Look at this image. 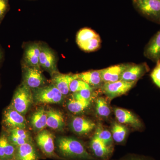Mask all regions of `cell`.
I'll return each mask as SVG.
<instances>
[{
	"instance_id": "obj_35",
	"label": "cell",
	"mask_w": 160,
	"mask_h": 160,
	"mask_svg": "<svg viewBox=\"0 0 160 160\" xmlns=\"http://www.w3.org/2000/svg\"><path fill=\"white\" fill-rule=\"evenodd\" d=\"M3 58H4V55H3L2 50L0 48V63L2 61Z\"/></svg>"
},
{
	"instance_id": "obj_15",
	"label": "cell",
	"mask_w": 160,
	"mask_h": 160,
	"mask_svg": "<svg viewBox=\"0 0 160 160\" xmlns=\"http://www.w3.org/2000/svg\"><path fill=\"white\" fill-rule=\"evenodd\" d=\"M40 50L41 45L39 43H31L26 46L23 56L25 66L40 68Z\"/></svg>"
},
{
	"instance_id": "obj_25",
	"label": "cell",
	"mask_w": 160,
	"mask_h": 160,
	"mask_svg": "<svg viewBox=\"0 0 160 160\" xmlns=\"http://www.w3.org/2000/svg\"><path fill=\"white\" fill-rule=\"evenodd\" d=\"M94 136L102 142L106 146L113 147L112 145V135L109 130L104 129L101 124H98Z\"/></svg>"
},
{
	"instance_id": "obj_10",
	"label": "cell",
	"mask_w": 160,
	"mask_h": 160,
	"mask_svg": "<svg viewBox=\"0 0 160 160\" xmlns=\"http://www.w3.org/2000/svg\"><path fill=\"white\" fill-rule=\"evenodd\" d=\"M149 70V67L146 63L132 64L123 72L120 80L127 82H137Z\"/></svg>"
},
{
	"instance_id": "obj_7",
	"label": "cell",
	"mask_w": 160,
	"mask_h": 160,
	"mask_svg": "<svg viewBox=\"0 0 160 160\" xmlns=\"http://www.w3.org/2000/svg\"><path fill=\"white\" fill-rule=\"evenodd\" d=\"M23 82L30 89L42 87L46 82L40 68L25 66L23 67Z\"/></svg>"
},
{
	"instance_id": "obj_6",
	"label": "cell",
	"mask_w": 160,
	"mask_h": 160,
	"mask_svg": "<svg viewBox=\"0 0 160 160\" xmlns=\"http://www.w3.org/2000/svg\"><path fill=\"white\" fill-rule=\"evenodd\" d=\"M136 82H127L119 80L113 82L104 83L102 86L103 92L109 99L126 94L135 85Z\"/></svg>"
},
{
	"instance_id": "obj_17",
	"label": "cell",
	"mask_w": 160,
	"mask_h": 160,
	"mask_svg": "<svg viewBox=\"0 0 160 160\" xmlns=\"http://www.w3.org/2000/svg\"><path fill=\"white\" fill-rule=\"evenodd\" d=\"M95 126V124L91 120L81 117H74L71 122L72 131L79 135L89 133L94 129Z\"/></svg>"
},
{
	"instance_id": "obj_21",
	"label": "cell",
	"mask_w": 160,
	"mask_h": 160,
	"mask_svg": "<svg viewBox=\"0 0 160 160\" xmlns=\"http://www.w3.org/2000/svg\"><path fill=\"white\" fill-rule=\"evenodd\" d=\"M47 111L43 107H41L32 114L30 123L34 130L41 131L47 126Z\"/></svg>"
},
{
	"instance_id": "obj_37",
	"label": "cell",
	"mask_w": 160,
	"mask_h": 160,
	"mask_svg": "<svg viewBox=\"0 0 160 160\" xmlns=\"http://www.w3.org/2000/svg\"><path fill=\"white\" fill-rule=\"evenodd\" d=\"M129 160V159H126V160Z\"/></svg>"
},
{
	"instance_id": "obj_9",
	"label": "cell",
	"mask_w": 160,
	"mask_h": 160,
	"mask_svg": "<svg viewBox=\"0 0 160 160\" xmlns=\"http://www.w3.org/2000/svg\"><path fill=\"white\" fill-rule=\"evenodd\" d=\"M39 64L40 67H42L52 75L58 72L55 55L52 49L46 45H41Z\"/></svg>"
},
{
	"instance_id": "obj_23",
	"label": "cell",
	"mask_w": 160,
	"mask_h": 160,
	"mask_svg": "<svg viewBox=\"0 0 160 160\" xmlns=\"http://www.w3.org/2000/svg\"><path fill=\"white\" fill-rule=\"evenodd\" d=\"M127 129L121 123L114 122L112 126V139L117 143H122L126 139Z\"/></svg>"
},
{
	"instance_id": "obj_32",
	"label": "cell",
	"mask_w": 160,
	"mask_h": 160,
	"mask_svg": "<svg viewBox=\"0 0 160 160\" xmlns=\"http://www.w3.org/2000/svg\"><path fill=\"white\" fill-rule=\"evenodd\" d=\"M5 131L10 132L19 137L26 140L28 142H31V137L28 133V132L26 131L25 129L15 128V129H9V130H5Z\"/></svg>"
},
{
	"instance_id": "obj_5",
	"label": "cell",
	"mask_w": 160,
	"mask_h": 160,
	"mask_svg": "<svg viewBox=\"0 0 160 160\" xmlns=\"http://www.w3.org/2000/svg\"><path fill=\"white\" fill-rule=\"evenodd\" d=\"M2 124L5 130L15 128L26 129L27 126V122L24 115L10 105L3 111Z\"/></svg>"
},
{
	"instance_id": "obj_8",
	"label": "cell",
	"mask_w": 160,
	"mask_h": 160,
	"mask_svg": "<svg viewBox=\"0 0 160 160\" xmlns=\"http://www.w3.org/2000/svg\"><path fill=\"white\" fill-rule=\"evenodd\" d=\"M37 144L44 154L49 157L58 158L55 152L53 135L46 129L40 131L36 137Z\"/></svg>"
},
{
	"instance_id": "obj_31",
	"label": "cell",
	"mask_w": 160,
	"mask_h": 160,
	"mask_svg": "<svg viewBox=\"0 0 160 160\" xmlns=\"http://www.w3.org/2000/svg\"><path fill=\"white\" fill-rule=\"evenodd\" d=\"M156 63V65L150 73V76L153 83L160 89V61Z\"/></svg>"
},
{
	"instance_id": "obj_14",
	"label": "cell",
	"mask_w": 160,
	"mask_h": 160,
	"mask_svg": "<svg viewBox=\"0 0 160 160\" xmlns=\"http://www.w3.org/2000/svg\"><path fill=\"white\" fill-rule=\"evenodd\" d=\"M77 79H78V74H62L58 72L52 75V84L64 96L69 93L70 83Z\"/></svg>"
},
{
	"instance_id": "obj_36",
	"label": "cell",
	"mask_w": 160,
	"mask_h": 160,
	"mask_svg": "<svg viewBox=\"0 0 160 160\" xmlns=\"http://www.w3.org/2000/svg\"><path fill=\"white\" fill-rule=\"evenodd\" d=\"M10 160H15V159L13 158V159H11Z\"/></svg>"
},
{
	"instance_id": "obj_18",
	"label": "cell",
	"mask_w": 160,
	"mask_h": 160,
	"mask_svg": "<svg viewBox=\"0 0 160 160\" xmlns=\"http://www.w3.org/2000/svg\"><path fill=\"white\" fill-rule=\"evenodd\" d=\"M16 147L12 144L4 130L0 135V160H10L14 158Z\"/></svg>"
},
{
	"instance_id": "obj_27",
	"label": "cell",
	"mask_w": 160,
	"mask_h": 160,
	"mask_svg": "<svg viewBox=\"0 0 160 160\" xmlns=\"http://www.w3.org/2000/svg\"><path fill=\"white\" fill-rule=\"evenodd\" d=\"M98 35L92 29L89 28H83L78 32L76 37V42L79 47L89 40Z\"/></svg>"
},
{
	"instance_id": "obj_16",
	"label": "cell",
	"mask_w": 160,
	"mask_h": 160,
	"mask_svg": "<svg viewBox=\"0 0 160 160\" xmlns=\"http://www.w3.org/2000/svg\"><path fill=\"white\" fill-rule=\"evenodd\" d=\"M144 54L146 58L155 62L160 61V29L146 45Z\"/></svg>"
},
{
	"instance_id": "obj_4",
	"label": "cell",
	"mask_w": 160,
	"mask_h": 160,
	"mask_svg": "<svg viewBox=\"0 0 160 160\" xmlns=\"http://www.w3.org/2000/svg\"><path fill=\"white\" fill-rule=\"evenodd\" d=\"M33 99L41 104H58L63 99L64 95L53 85L33 89Z\"/></svg>"
},
{
	"instance_id": "obj_24",
	"label": "cell",
	"mask_w": 160,
	"mask_h": 160,
	"mask_svg": "<svg viewBox=\"0 0 160 160\" xmlns=\"http://www.w3.org/2000/svg\"><path fill=\"white\" fill-rule=\"evenodd\" d=\"M90 103L91 100H80L72 98L67 104V108L72 113H80L87 109Z\"/></svg>"
},
{
	"instance_id": "obj_1",
	"label": "cell",
	"mask_w": 160,
	"mask_h": 160,
	"mask_svg": "<svg viewBox=\"0 0 160 160\" xmlns=\"http://www.w3.org/2000/svg\"><path fill=\"white\" fill-rule=\"evenodd\" d=\"M58 148L63 157L72 160H97L82 143L71 137L60 138L58 140Z\"/></svg>"
},
{
	"instance_id": "obj_29",
	"label": "cell",
	"mask_w": 160,
	"mask_h": 160,
	"mask_svg": "<svg viewBox=\"0 0 160 160\" xmlns=\"http://www.w3.org/2000/svg\"><path fill=\"white\" fill-rule=\"evenodd\" d=\"M85 89H92V88L89 84L80 79L73 80L69 86V91L73 93Z\"/></svg>"
},
{
	"instance_id": "obj_22",
	"label": "cell",
	"mask_w": 160,
	"mask_h": 160,
	"mask_svg": "<svg viewBox=\"0 0 160 160\" xmlns=\"http://www.w3.org/2000/svg\"><path fill=\"white\" fill-rule=\"evenodd\" d=\"M78 79L86 82L91 87L102 86L104 83L100 70L86 72L78 74Z\"/></svg>"
},
{
	"instance_id": "obj_11",
	"label": "cell",
	"mask_w": 160,
	"mask_h": 160,
	"mask_svg": "<svg viewBox=\"0 0 160 160\" xmlns=\"http://www.w3.org/2000/svg\"><path fill=\"white\" fill-rule=\"evenodd\" d=\"M90 148L97 160H109L113 151V147L106 146L95 136L90 142Z\"/></svg>"
},
{
	"instance_id": "obj_26",
	"label": "cell",
	"mask_w": 160,
	"mask_h": 160,
	"mask_svg": "<svg viewBox=\"0 0 160 160\" xmlns=\"http://www.w3.org/2000/svg\"><path fill=\"white\" fill-rule=\"evenodd\" d=\"M96 110L97 114L100 117L107 118L111 114V109L107 100L105 98L99 97L96 100Z\"/></svg>"
},
{
	"instance_id": "obj_34",
	"label": "cell",
	"mask_w": 160,
	"mask_h": 160,
	"mask_svg": "<svg viewBox=\"0 0 160 160\" xmlns=\"http://www.w3.org/2000/svg\"><path fill=\"white\" fill-rule=\"evenodd\" d=\"M129 160H152L150 159L144 157H132L129 159Z\"/></svg>"
},
{
	"instance_id": "obj_20",
	"label": "cell",
	"mask_w": 160,
	"mask_h": 160,
	"mask_svg": "<svg viewBox=\"0 0 160 160\" xmlns=\"http://www.w3.org/2000/svg\"><path fill=\"white\" fill-rule=\"evenodd\" d=\"M47 111V126L54 130L62 129L65 121L62 114L60 112L50 109Z\"/></svg>"
},
{
	"instance_id": "obj_12",
	"label": "cell",
	"mask_w": 160,
	"mask_h": 160,
	"mask_svg": "<svg viewBox=\"0 0 160 160\" xmlns=\"http://www.w3.org/2000/svg\"><path fill=\"white\" fill-rule=\"evenodd\" d=\"M114 114L119 123L127 124L136 129H142L143 124L141 120L129 110L122 108H115Z\"/></svg>"
},
{
	"instance_id": "obj_33",
	"label": "cell",
	"mask_w": 160,
	"mask_h": 160,
	"mask_svg": "<svg viewBox=\"0 0 160 160\" xmlns=\"http://www.w3.org/2000/svg\"><path fill=\"white\" fill-rule=\"evenodd\" d=\"M9 0H0V25L9 9Z\"/></svg>"
},
{
	"instance_id": "obj_13",
	"label": "cell",
	"mask_w": 160,
	"mask_h": 160,
	"mask_svg": "<svg viewBox=\"0 0 160 160\" xmlns=\"http://www.w3.org/2000/svg\"><path fill=\"white\" fill-rule=\"evenodd\" d=\"M132 64H122L101 69V75L104 83L113 82L119 81L124 71Z\"/></svg>"
},
{
	"instance_id": "obj_28",
	"label": "cell",
	"mask_w": 160,
	"mask_h": 160,
	"mask_svg": "<svg viewBox=\"0 0 160 160\" xmlns=\"http://www.w3.org/2000/svg\"><path fill=\"white\" fill-rule=\"evenodd\" d=\"M101 41L99 36H97L92 39L80 46L83 51L86 52H90L95 51L100 48Z\"/></svg>"
},
{
	"instance_id": "obj_30",
	"label": "cell",
	"mask_w": 160,
	"mask_h": 160,
	"mask_svg": "<svg viewBox=\"0 0 160 160\" xmlns=\"http://www.w3.org/2000/svg\"><path fill=\"white\" fill-rule=\"evenodd\" d=\"M92 89H85L73 92L72 98L80 100H91Z\"/></svg>"
},
{
	"instance_id": "obj_2",
	"label": "cell",
	"mask_w": 160,
	"mask_h": 160,
	"mask_svg": "<svg viewBox=\"0 0 160 160\" xmlns=\"http://www.w3.org/2000/svg\"><path fill=\"white\" fill-rule=\"evenodd\" d=\"M31 89L24 83L15 91L10 106L23 115H25L33 103Z\"/></svg>"
},
{
	"instance_id": "obj_19",
	"label": "cell",
	"mask_w": 160,
	"mask_h": 160,
	"mask_svg": "<svg viewBox=\"0 0 160 160\" xmlns=\"http://www.w3.org/2000/svg\"><path fill=\"white\" fill-rule=\"evenodd\" d=\"M38 156L34 146L27 142L16 147L14 159L16 160H38Z\"/></svg>"
},
{
	"instance_id": "obj_3",
	"label": "cell",
	"mask_w": 160,
	"mask_h": 160,
	"mask_svg": "<svg viewBox=\"0 0 160 160\" xmlns=\"http://www.w3.org/2000/svg\"><path fill=\"white\" fill-rule=\"evenodd\" d=\"M140 13L152 22L160 24V0H132Z\"/></svg>"
}]
</instances>
